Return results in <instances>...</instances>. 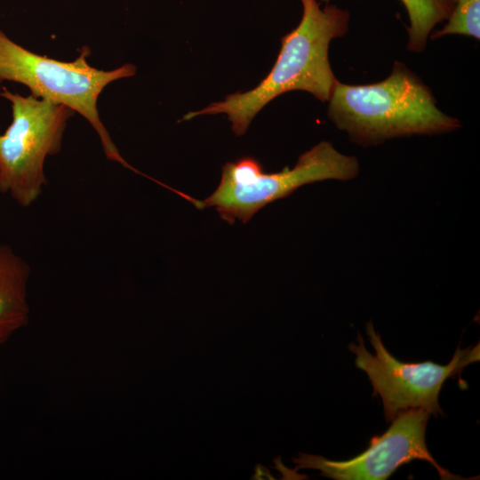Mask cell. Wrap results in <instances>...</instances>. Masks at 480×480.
<instances>
[{
    "instance_id": "cell-1",
    "label": "cell",
    "mask_w": 480,
    "mask_h": 480,
    "mask_svg": "<svg viewBox=\"0 0 480 480\" xmlns=\"http://www.w3.org/2000/svg\"><path fill=\"white\" fill-rule=\"evenodd\" d=\"M300 2V22L282 38L279 54L267 76L253 89L237 92L204 108L188 112L182 120L225 114L234 133L241 136L253 117L282 93L304 91L328 102L337 81L329 62V45L332 39L348 32L349 12L334 4L321 8L316 0Z\"/></svg>"
},
{
    "instance_id": "cell-10",
    "label": "cell",
    "mask_w": 480,
    "mask_h": 480,
    "mask_svg": "<svg viewBox=\"0 0 480 480\" xmlns=\"http://www.w3.org/2000/svg\"><path fill=\"white\" fill-rule=\"evenodd\" d=\"M448 22L431 35L436 39L446 35H464L480 38V0H456Z\"/></svg>"
},
{
    "instance_id": "cell-9",
    "label": "cell",
    "mask_w": 480,
    "mask_h": 480,
    "mask_svg": "<svg viewBox=\"0 0 480 480\" xmlns=\"http://www.w3.org/2000/svg\"><path fill=\"white\" fill-rule=\"evenodd\" d=\"M329 0H322L328 2ZM409 16L407 27L409 41L407 49L420 52L426 46L428 37L434 27L448 20L454 7L452 0H400Z\"/></svg>"
},
{
    "instance_id": "cell-11",
    "label": "cell",
    "mask_w": 480,
    "mask_h": 480,
    "mask_svg": "<svg viewBox=\"0 0 480 480\" xmlns=\"http://www.w3.org/2000/svg\"><path fill=\"white\" fill-rule=\"evenodd\" d=\"M254 479H274L273 477H271L269 472L268 471V469L266 468H264L263 466H260L258 465L256 467V473L254 474L253 477Z\"/></svg>"
},
{
    "instance_id": "cell-12",
    "label": "cell",
    "mask_w": 480,
    "mask_h": 480,
    "mask_svg": "<svg viewBox=\"0 0 480 480\" xmlns=\"http://www.w3.org/2000/svg\"><path fill=\"white\" fill-rule=\"evenodd\" d=\"M452 1H453V2H454V4H455V1H456V0H452Z\"/></svg>"
},
{
    "instance_id": "cell-8",
    "label": "cell",
    "mask_w": 480,
    "mask_h": 480,
    "mask_svg": "<svg viewBox=\"0 0 480 480\" xmlns=\"http://www.w3.org/2000/svg\"><path fill=\"white\" fill-rule=\"evenodd\" d=\"M29 272L20 256L10 246L0 244V345L28 322Z\"/></svg>"
},
{
    "instance_id": "cell-7",
    "label": "cell",
    "mask_w": 480,
    "mask_h": 480,
    "mask_svg": "<svg viewBox=\"0 0 480 480\" xmlns=\"http://www.w3.org/2000/svg\"><path fill=\"white\" fill-rule=\"evenodd\" d=\"M429 413L409 409L392 420L388 429L373 436L368 448L348 460H331L322 456L300 453L293 459L296 469L312 468L335 480H384L403 464L413 460L429 462L443 479H457L443 468L428 450L425 433Z\"/></svg>"
},
{
    "instance_id": "cell-6",
    "label": "cell",
    "mask_w": 480,
    "mask_h": 480,
    "mask_svg": "<svg viewBox=\"0 0 480 480\" xmlns=\"http://www.w3.org/2000/svg\"><path fill=\"white\" fill-rule=\"evenodd\" d=\"M366 333L373 347L372 354L364 346L361 335L357 344L348 349L356 356V365L366 372L373 387V395L382 400L387 422L409 409H424L429 414L443 413L438 396L444 381L459 374L468 364L479 360V344L474 348L460 347L446 365L431 361L404 363L396 359L385 348L372 322L366 324Z\"/></svg>"
},
{
    "instance_id": "cell-4",
    "label": "cell",
    "mask_w": 480,
    "mask_h": 480,
    "mask_svg": "<svg viewBox=\"0 0 480 480\" xmlns=\"http://www.w3.org/2000/svg\"><path fill=\"white\" fill-rule=\"evenodd\" d=\"M358 172L356 156L339 152L325 140L301 154L293 167L285 166L276 172L267 173L256 158L243 156L222 166L218 187L201 201L200 209L214 207L228 224L236 220L245 224L267 204L304 185L324 180H348Z\"/></svg>"
},
{
    "instance_id": "cell-5",
    "label": "cell",
    "mask_w": 480,
    "mask_h": 480,
    "mask_svg": "<svg viewBox=\"0 0 480 480\" xmlns=\"http://www.w3.org/2000/svg\"><path fill=\"white\" fill-rule=\"evenodd\" d=\"M0 96L11 103L12 120L0 133V192L20 206L31 205L47 183L44 162L61 149L68 119L76 113L64 104L6 87Z\"/></svg>"
},
{
    "instance_id": "cell-2",
    "label": "cell",
    "mask_w": 480,
    "mask_h": 480,
    "mask_svg": "<svg viewBox=\"0 0 480 480\" xmlns=\"http://www.w3.org/2000/svg\"><path fill=\"white\" fill-rule=\"evenodd\" d=\"M328 116L361 146L410 135L447 133L460 122L442 112L422 80L404 63L394 62L378 83L352 85L336 81L328 100Z\"/></svg>"
},
{
    "instance_id": "cell-3",
    "label": "cell",
    "mask_w": 480,
    "mask_h": 480,
    "mask_svg": "<svg viewBox=\"0 0 480 480\" xmlns=\"http://www.w3.org/2000/svg\"><path fill=\"white\" fill-rule=\"evenodd\" d=\"M90 49L83 47L73 61H60L33 52L0 30V82L27 86L31 94L64 104L84 117L97 132L106 157L137 173L121 156L98 111V99L110 83L135 75L136 68L124 64L111 70L91 66Z\"/></svg>"
}]
</instances>
